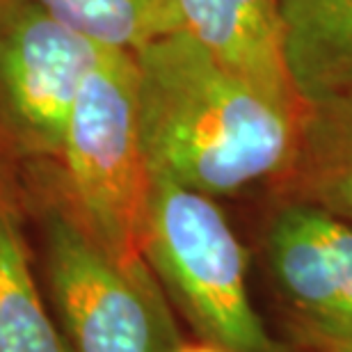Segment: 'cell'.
<instances>
[{"label":"cell","mask_w":352,"mask_h":352,"mask_svg":"<svg viewBox=\"0 0 352 352\" xmlns=\"http://www.w3.org/2000/svg\"><path fill=\"white\" fill-rule=\"evenodd\" d=\"M19 3H21V0H0V19H3L10 10H14Z\"/></svg>","instance_id":"cell-14"},{"label":"cell","mask_w":352,"mask_h":352,"mask_svg":"<svg viewBox=\"0 0 352 352\" xmlns=\"http://www.w3.org/2000/svg\"><path fill=\"white\" fill-rule=\"evenodd\" d=\"M0 352H72L41 295L23 217L0 181Z\"/></svg>","instance_id":"cell-9"},{"label":"cell","mask_w":352,"mask_h":352,"mask_svg":"<svg viewBox=\"0 0 352 352\" xmlns=\"http://www.w3.org/2000/svg\"><path fill=\"white\" fill-rule=\"evenodd\" d=\"M62 25L101 48L135 53L186 30L179 0H32Z\"/></svg>","instance_id":"cell-11"},{"label":"cell","mask_w":352,"mask_h":352,"mask_svg":"<svg viewBox=\"0 0 352 352\" xmlns=\"http://www.w3.org/2000/svg\"><path fill=\"white\" fill-rule=\"evenodd\" d=\"M103 51L32 0L7 12L0 19V151L58 160L76 98Z\"/></svg>","instance_id":"cell-5"},{"label":"cell","mask_w":352,"mask_h":352,"mask_svg":"<svg viewBox=\"0 0 352 352\" xmlns=\"http://www.w3.org/2000/svg\"><path fill=\"white\" fill-rule=\"evenodd\" d=\"M265 263L311 346L352 336V224L284 201L267 224Z\"/></svg>","instance_id":"cell-6"},{"label":"cell","mask_w":352,"mask_h":352,"mask_svg":"<svg viewBox=\"0 0 352 352\" xmlns=\"http://www.w3.org/2000/svg\"><path fill=\"white\" fill-rule=\"evenodd\" d=\"M133 60L151 176L224 197L284 174L302 115L227 72L188 30L151 41Z\"/></svg>","instance_id":"cell-1"},{"label":"cell","mask_w":352,"mask_h":352,"mask_svg":"<svg viewBox=\"0 0 352 352\" xmlns=\"http://www.w3.org/2000/svg\"><path fill=\"white\" fill-rule=\"evenodd\" d=\"M320 352H352V336H348V339H336V341H325V343H318Z\"/></svg>","instance_id":"cell-13"},{"label":"cell","mask_w":352,"mask_h":352,"mask_svg":"<svg viewBox=\"0 0 352 352\" xmlns=\"http://www.w3.org/2000/svg\"><path fill=\"white\" fill-rule=\"evenodd\" d=\"M288 60L307 101L352 85V0H281Z\"/></svg>","instance_id":"cell-10"},{"label":"cell","mask_w":352,"mask_h":352,"mask_svg":"<svg viewBox=\"0 0 352 352\" xmlns=\"http://www.w3.org/2000/svg\"><path fill=\"white\" fill-rule=\"evenodd\" d=\"M37 204L51 305L72 352H174L181 346L165 291L146 261L122 265L46 183Z\"/></svg>","instance_id":"cell-3"},{"label":"cell","mask_w":352,"mask_h":352,"mask_svg":"<svg viewBox=\"0 0 352 352\" xmlns=\"http://www.w3.org/2000/svg\"><path fill=\"white\" fill-rule=\"evenodd\" d=\"M144 261L201 341L229 352H284L248 286V252L213 197L153 176Z\"/></svg>","instance_id":"cell-4"},{"label":"cell","mask_w":352,"mask_h":352,"mask_svg":"<svg viewBox=\"0 0 352 352\" xmlns=\"http://www.w3.org/2000/svg\"><path fill=\"white\" fill-rule=\"evenodd\" d=\"M183 25L220 65L281 108L305 115L288 60L281 0H179Z\"/></svg>","instance_id":"cell-7"},{"label":"cell","mask_w":352,"mask_h":352,"mask_svg":"<svg viewBox=\"0 0 352 352\" xmlns=\"http://www.w3.org/2000/svg\"><path fill=\"white\" fill-rule=\"evenodd\" d=\"M174 352H229L220 346H215V343H208V341H195V343H181L179 348Z\"/></svg>","instance_id":"cell-12"},{"label":"cell","mask_w":352,"mask_h":352,"mask_svg":"<svg viewBox=\"0 0 352 352\" xmlns=\"http://www.w3.org/2000/svg\"><path fill=\"white\" fill-rule=\"evenodd\" d=\"M58 163L62 195L94 241L122 265L142 263L153 176L140 135L133 53L103 51L76 98Z\"/></svg>","instance_id":"cell-2"},{"label":"cell","mask_w":352,"mask_h":352,"mask_svg":"<svg viewBox=\"0 0 352 352\" xmlns=\"http://www.w3.org/2000/svg\"><path fill=\"white\" fill-rule=\"evenodd\" d=\"M274 183L284 201L352 224V85L307 101L293 158Z\"/></svg>","instance_id":"cell-8"},{"label":"cell","mask_w":352,"mask_h":352,"mask_svg":"<svg viewBox=\"0 0 352 352\" xmlns=\"http://www.w3.org/2000/svg\"><path fill=\"white\" fill-rule=\"evenodd\" d=\"M348 87H350V85H348Z\"/></svg>","instance_id":"cell-15"}]
</instances>
